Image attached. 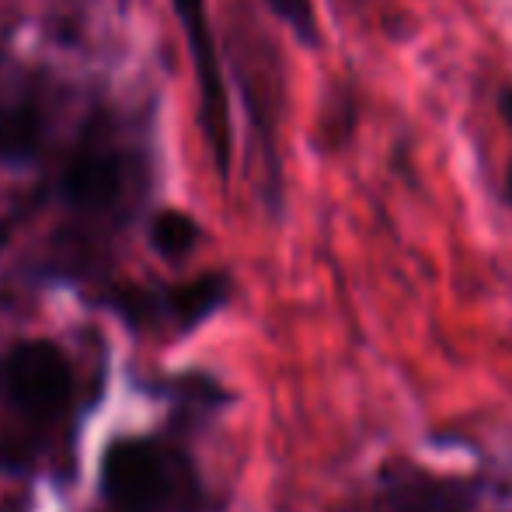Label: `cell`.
Wrapping results in <instances>:
<instances>
[{
	"label": "cell",
	"mask_w": 512,
	"mask_h": 512,
	"mask_svg": "<svg viewBox=\"0 0 512 512\" xmlns=\"http://www.w3.org/2000/svg\"><path fill=\"white\" fill-rule=\"evenodd\" d=\"M119 196L122 157L95 133H84L81 147L74 150L67 171H63V199L81 213H102L119 203Z\"/></svg>",
	"instance_id": "277c9868"
},
{
	"label": "cell",
	"mask_w": 512,
	"mask_h": 512,
	"mask_svg": "<svg viewBox=\"0 0 512 512\" xmlns=\"http://www.w3.org/2000/svg\"><path fill=\"white\" fill-rule=\"evenodd\" d=\"M102 488L108 502L129 512H154L171 506L178 485L171 457L147 439H119L108 446L102 464Z\"/></svg>",
	"instance_id": "7a4b0ae2"
},
{
	"label": "cell",
	"mask_w": 512,
	"mask_h": 512,
	"mask_svg": "<svg viewBox=\"0 0 512 512\" xmlns=\"http://www.w3.org/2000/svg\"><path fill=\"white\" fill-rule=\"evenodd\" d=\"M0 384L11 401L32 418H56L70 405L74 373L70 359L53 342H18L0 359Z\"/></svg>",
	"instance_id": "3957f363"
},
{
	"label": "cell",
	"mask_w": 512,
	"mask_h": 512,
	"mask_svg": "<svg viewBox=\"0 0 512 512\" xmlns=\"http://www.w3.org/2000/svg\"><path fill=\"white\" fill-rule=\"evenodd\" d=\"M265 4H269V11L276 14L279 21H286V25L297 32L300 42L317 46V18H314V4H310V0H265Z\"/></svg>",
	"instance_id": "ba28073f"
},
{
	"label": "cell",
	"mask_w": 512,
	"mask_h": 512,
	"mask_svg": "<svg viewBox=\"0 0 512 512\" xmlns=\"http://www.w3.org/2000/svg\"><path fill=\"white\" fill-rule=\"evenodd\" d=\"M175 14L185 28V42H189L192 67H196L199 81V122H203V136L209 143L220 175L227 178L230 157H234V133H230V98L227 81H223L220 53H216L213 25H209L206 0H171Z\"/></svg>",
	"instance_id": "6da1fadb"
},
{
	"label": "cell",
	"mask_w": 512,
	"mask_h": 512,
	"mask_svg": "<svg viewBox=\"0 0 512 512\" xmlns=\"http://www.w3.org/2000/svg\"><path fill=\"white\" fill-rule=\"evenodd\" d=\"M42 140V115L32 102L11 108L0 122V154L7 161H28L39 150Z\"/></svg>",
	"instance_id": "8992f818"
},
{
	"label": "cell",
	"mask_w": 512,
	"mask_h": 512,
	"mask_svg": "<svg viewBox=\"0 0 512 512\" xmlns=\"http://www.w3.org/2000/svg\"><path fill=\"white\" fill-rule=\"evenodd\" d=\"M502 108H506V119L512 122V91H506V95H502Z\"/></svg>",
	"instance_id": "9c48e42d"
},
{
	"label": "cell",
	"mask_w": 512,
	"mask_h": 512,
	"mask_svg": "<svg viewBox=\"0 0 512 512\" xmlns=\"http://www.w3.org/2000/svg\"><path fill=\"white\" fill-rule=\"evenodd\" d=\"M223 300H227V279L199 276V279H192V283L171 290L168 304H171V314L182 324H199V321H206Z\"/></svg>",
	"instance_id": "5b68a950"
},
{
	"label": "cell",
	"mask_w": 512,
	"mask_h": 512,
	"mask_svg": "<svg viewBox=\"0 0 512 512\" xmlns=\"http://www.w3.org/2000/svg\"><path fill=\"white\" fill-rule=\"evenodd\" d=\"M199 241V223L189 213L178 209H164L150 223V244L161 251L164 258H185Z\"/></svg>",
	"instance_id": "52a82bcc"
},
{
	"label": "cell",
	"mask_w": 512,
	"mask_h": 512,
	"mask_svg": "<svg viewBox=\"0 0 512 512\" xmlns=\"http://www.w3.org/2000/svg\"><path fill=\"white\" fill-rule=\"evenodd\" d=\"M506 189H509V203H512V168H509V185H506Z\"/></svg>",
	"instance_id": "30bf717a"
}]
</instances>
